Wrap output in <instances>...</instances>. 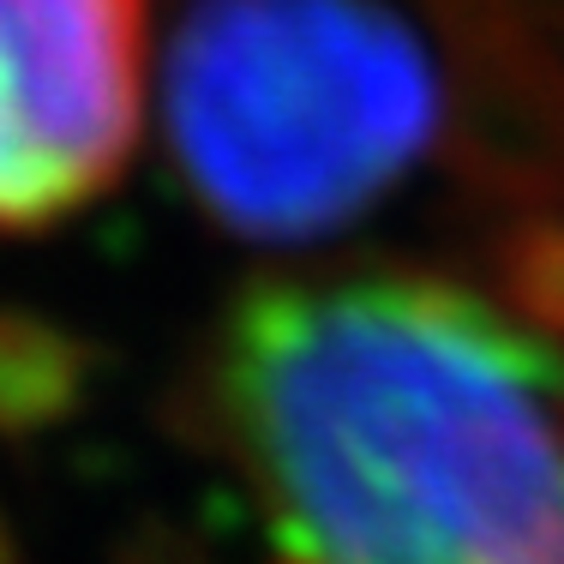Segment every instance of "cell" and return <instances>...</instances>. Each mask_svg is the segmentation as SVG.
I'll return each instance as SVG.
<instances>
[{
    "label": "cell",
    "mask_w": 564,
    "mask_h": 564,
    "mask_svg": "<svg viewBox=\"0 0 564 564\" xmlns=\"http://www.w3.org/2000/svg\"><path fill=\"white\" fill-rule=\"evenodd\" d=\"M475 97L456 7L181 0L163 132L217 228L306 247L355 228L456 139Z\"/></svg>",
    "instance_id": "cell-2"
},
{
    "label": "cell",
    "mask_w": 564,
    "mask_h": 564,
    "mask_svg": "<svg viewBox=\"0 0 564 564\" xmlns=\"http://www.w3.org/2000/svg\"><path fill=\"white\" fill-rule=\"evenodd\" d=\"M205 384L282 564H564V355L487 294L264 276Z\"/></svg>",
    "instance_id": "cell-1"
},
{
    "label": "cell",
    "mask_w": 564,
    "mask_h": 564,
    "mask_svg": "<svg viewBox=\"0 0 564 564\" xmlns=\"http://www.w3.org/2000/svg\"><path fill=\"white\" fill-rule=\"evenodd\" d=\"M151 115V0H0V235H43L127 174Z\"/></svg>",
    "instance_id": "cell-3"
}]
</instances>
